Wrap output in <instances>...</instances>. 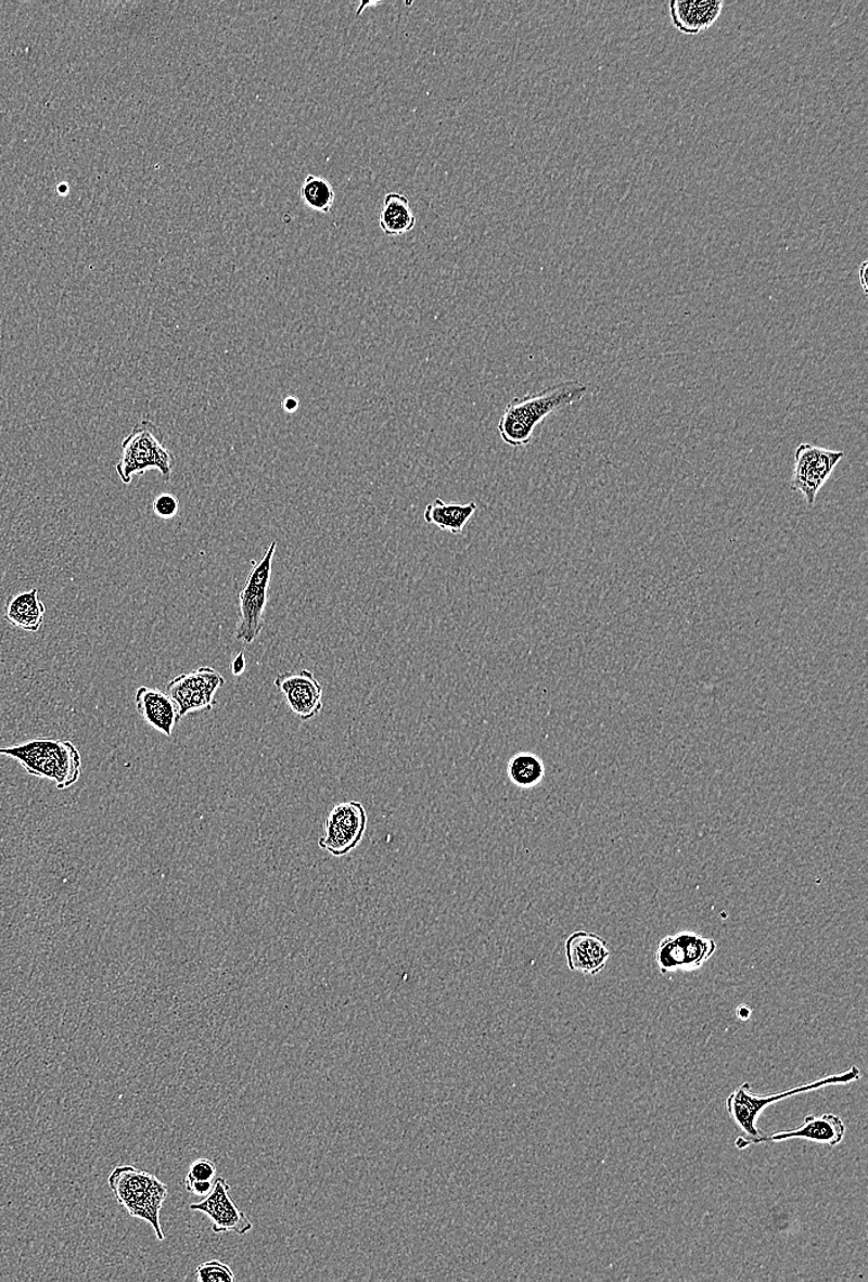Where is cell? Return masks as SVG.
I'll use <instances>...</instances> for the list:
<instances>
[{
	"mask_svg": "<svg viewBox=\"0 0 868 1282\" xmlns=\"http://www.w3.org/2000/svg\"><path fill=\"white\" fill-rule=\"evenodd\" d=\"M367 825V811L360 802L340 803L324 821V834L319 846L334 857L346 856L361 843Z\"/></svg>",
	"mask_w": 868,
	"mask_h": 1282,
	"instance_id": "cell-8",
	"label": "cell"
},
{
	"mask_svg": "<svg viewBox=\"0 0 868 1282\" xmlns=\"http://www.w3.org/2000/svg\"><path fill=\"white\" fill-rule=\"evenodd\" d=\"M379 225L388 238L403 236L416 226L409 198L399 193L387 194L379 214Z\"/></svg>",
	"mask_w": 868,
	"mask_h": 1282,
	"instance_id": "cell-18",
	"label": "cell"
},
{
	"mask_svg": "<svg viewBox=\"0 0 868 1282\" xmlns=\"http://www.w3.org/2000/svg\"><path fill=\"white\" fill-rule=\"evenodd\" d=\"M246 667H247L246 655H244L243 653H240L237 656H234L232 664H231V670L234 676H241L244 672V670H246Z\"/></svg>",
	"mask_w": 868,
	"mask_h": 1282,
	"instance_id": "cell-27",
	"label": "cell"
},
{
	"mask_svg": "<svg viewBox=\"0 0 868 1282\" xmlns=\"http://www.w3.org/2000/svg\"><path fill=\"white\" fill-rule=\"evenodd\" d=\"M723 8V0H673L668 3L675 28L686 35H698L712 28Z\"/></svg>",
	"mask_w": 868,
	"mask_h": 1282,
	"instance_id": "cell-14",
	"label": "cell"
},
{
	"mask_svg": "<svg viewBox=\"0 0 868 1282\" xmlns=\"http://www.w3.org/2000/svg\"><path fill=\"white\" fill-rule=\"evenodd\" d=\"M860 1078V1068L856 1067V1065H852V1067H850L847 1071L834 1074V1076H828L826 1078L807 1082V1085L795 1087L793 1089H787L776 1092V1094L768 1095L754 1094L752 1089H750L749 1082H744V1085H741L735 1091H732L726 1100V1107L729 1116L738 1126L739 1130L746 1136V1139L745 1137H739L736 1142L738 1149L743 1150L750 1144H760V1141H762L765 1133L756 1126L757 1118L763 1114L767 1106L780 1103L781 1100L787 1098L804 1094V1092L818 1090L830 1086L850 1085V1082L857 1081Z\"/></svg>",
	"mask_w": 868,
	"mask_h": 1282,
	"instance_id": "cell-2",
	"label": "cell"
},
{
	"mask_svg": "<svg viewBox=\"0 0 868 1282\" xmlns=\"http://www.w3.org/2000/svg\"><path fill=\"white\" fill-rule=\"evenodd\" d=\"M476 511L477 504L475 502H445L436 499L427 504L423 518L429 525L458 536L464 531L468 522L472 520Z\"/></svg>",
	"mask_w": 868,
	"mask_h": 1282,
	"instance_id": "cell-16",
	"label": "cell"
},
{
	"mask_svg": "<svg viewBox=\"0 0 868 1282\" xmlns=\"http://www.w3.org/2000/svg\"><path fill=\"white\" fill-rule=\"evenodd\" d=\"M216 1178V1166L210 1159H196L190 1164L186 1179L189 1180H209L214 1181Z\"/></svg>",
	"mask_w": 868,
	"mask_h": 1282,
	"instance_id": "cell-25",
	"label": "cell"
},
{
	"mask_svg": "<svg viewBox=\"0 0 868 1282\" xmlns=\"http://www.w3.org/2000/svg\"><path fill=\"white\" fill-rule=\"evenodd\" d=\"M0 755L13 757L27 773L52 781L59 790H66L77 783L81 774L80 753L68 740L33 739L23 744L0 747Z\"/></svg>",
	"mask_w": 868,
	"mask_h": 1282,
	"instance_id": "cell-3",
	"label": "cell"
},
{
	"mask_svg": "<svg viewBox=\"0 0 868 1282\" xmlns=\"http://www.w3.org/2000/svg\"><path fill=\"white\" fill-rule=\"evenodd\" d=\"M47 607L39 599V590L33 589L13 595L5 607V618L17 629L35 633L43 625Z\"/></svg>",
	"mask_w": 868,
	"mask_h": 1282,
	"instance_id": "cell-17",
	"label": "cell"
},
{
	"mask_svg": "<svg viewBox=\"0 0 868 1282\" xmlns=\"http://www.w3.org/2000/svg\"><path fill=\"white\" fill-rule=\"evenodd\" d=\"M152 510L161 520L175 518L179 512V501L175 495L161 493L152 502Z\"/></svg>",
	"mask_w": 868,
	"mask_h": 1282,
	"instance_id": "cell-24",
	"label": "cell"
},
{
	"mask_svg": "<svg viewBox=\"0 0 868 1282\" xmlns=\"http://www.w3.org/2000/svg\"><path fill=\"white\" fill-rule=\"evenodd\" d=\"M655 962L663 976H671V974L681 972V962L678 959L674 935L665 936L659 943Z\"/></svg>",
	"mask_w": 868,
	"mask_h": 1282,
	"instance_id": "cell-22",
	"label": "cell"
},
{
	"mask_svg": "<svg viewBox=\"0 0 868 1282\" xmlns=\"http://www.w3.org/2000/svg\"><path fill=\"white\" fill-rule=\"evenodd\" d=\"M301 195L309 209L322 214H329L336 201V193L329 180L312 175L305 178Z\"/></svg>",
	"mask_w": 868,
	"mask_h": 1282,
	"instance_id": "cell-21",
	"label": "cell"
},
{
	"mask_svg": "<svg viewBox=\"0 0 868 1282\" xmlns=\"http://www.w3.org/2000/svg\"><path fill=\"white\" fill-rule=\"evenodd\" d=\"M135 703L144 723L167 738L174 735L175 727L180 718L176 703L167 692L142 685L136 691Z\"/></svg>",
	"mask_w": 868,
	"mask_h": 1282,
	"instance_id": "cell-15",
	"label": "cell"
},
{
	"mask_svg": "<svg viewBox=\"0 0 868 1282\" xmlns=\"http://www.w3.org/2000/svg\"><path fill=\"white\" fill-rule=\"evenodd\" d=\"M184 1187L188 1193L199 1197H206L212 1193L214 1181L184 1179Z\"/></svg>",
	"mask_w": 868,
	"mask_h": 1282,
	"instance_id": "cell-26",
	"label": "cell"
},
{
	"mask_svg": "<svg viewBox=\"0 0 868 1282\" xmlns=\"http://www.w3.org/2000/svg\"><path fill=\"white\" fill-rule=\"evenodd\" d=\"M589 393V385L569 381L548 386L536 394L514 397L506 406L497 432L506 445L512 448L526 447L535 436L538 424L550 414L582 401Z\"/></svg>",
	"mask_w": 868,
	"mask_h": 1282,
	"instance_id": "cell-1",
	"label": "cell"
},
{
	"mask_svg": "<svg viewBox=\"0 0 868 1282\" xmlns=\"http://www.w3.org/2000/svg\"><path fill=\"white\" fill-rule=\"evenodd\" d=\"M546 775V765L533 753H519L510 758L508 778L515 787L526 791L539 785Z\"/></svg>",
	"mask_w": 868,
	"mask_h": 1282,
	"instance_id": "cell-20",
	"label": "cell"
},
{
	"mask_svg": "<svg viewBox=\"0 0 868 1282\" xmlns=\"http://www.w3.org/2000/svg\"><path fill=\"white\" fill-rule=\"evenodd\" d=\"M752 1014H753V1010L750 1009L748 1005H740L737 1009V1016H738V1018L741 1020V1022H748V1020L750 1017H752Z\"/></svg>",
	"mask_w": 868,
	"mask_h": 1282,
	"instance_id": "cell-29",
	"label": "cell"
},
{
	"mask_svg": "<svg viewBox=\"0 0 868 1282\" xmlns=\"http://www.w3.org/2000/svg\"><path fill=\"white\" fill-rule=\"evenodd\" d=\"M231 1187L225 1178L214 1180L212 1193L201 1203L190 1205L192 1212L202 1213L213 1223V1231L220 1233L247 1234L253 1225L250 1218L241 1212L230 1195Z\"/></svg>",
	"mask_w": 868,
	"mask_h": 1282,
	"instance_id": "cell-10",
	"label": "cell"
},
{
	"mask_svg": "<svg viewBox=\"0 0 868 1282\" xmlns=\"http://www.w3.org/2000/svg\"><path fill=\"white\" fill-rule=\"evenodd\" d=\"M298 406H301V402L294 396H286L282 402V408L286 413H294L297 411Z\"/></svg>",
	"mask_w": 868,
	"mask_h": 1282,
	"instance_id": "cell-28",
	"label": "cell"
},
{
	"mask_svg": "<svg viewBox=\"0 0 868 1282\" xmlns=\"http://www.w3.org/2000/svg\"><path fill=\"white\" fill-rule=\"evenodd\" d=\"M277 548V541H273L259 562L253 560L252 571L240 592V618L234 639L242 643H255L265 628L268 590Z\"/></svg>",
	"mask_w": 868,
	"mask_h": 1282,
	"instance_id": "cell-6",
	"label": "cell"
},
{
	"mask_svg": "<svg viewBox=\"0 0 868 1282\" xmlns=\"http://www.w3.org/2000/svg\"><path fill=\"white\" fill-rule=\"evenodd\" d=\"M867 268H868V264L866 260L863 261V265L860 266V268H858V275H860V283H861L865 294H867V282H866Z\"/></svg>",
	"mask_w": 868,
	"mask_h": 1282,
	"instance_id": "cell-30",
	"label": "cell"
},
{
	"mask_svg": "<svg viewBox=\"0 0 868 1282\" xmlns=\"http://www.w3.org/2000/svg\"><path fill=\"white\" fill-rule=\"evenodd\" d=\"M224 676L213 667L182 674L166 685L168 696L174 700L180 719L190 713L213 710L216 706L215 694L224 688Z\"/></svg>",
	"mask_w": 868,
	"mask_h": 1282,
	"instance_id": "cell-9",
	"label": "cell"
},
{
	"mask_svg": "<svg viewBox=\"0 0 868 1282\" xmlns=\"http://www.w3.org/2000/svg\"><path fill=\"white\" fill-rule=\"evenodd\" d=\"M195 1277L201 1282H233L234 1272L228 1264L220 1260H209L196 1268Z\"/></svg>",
	"mask_w": 868,
	"mask_h": 1282,
	"instance_id": "cell-23",
	"label": "cell"
},
{
	"mask_svg": "<svg viewBox=\"0 0 868 1282\" xmlns=\"http://www.w3.org/2000/svg\"><path fill=\"white\" fill-rule=\"evenodd\" d=\"M565 956L570 971L595 977L604 971L610 961L611 950L608 941L601 936L576 932L567 937Z\"/></svg>",
	"mask_w": 868,
	"mask_h": 1282,
	"instance_id": "cell-12",
	"label": "cell"
},
{
	"mask_svg": "<svg viewBox=\"0 0 868 1282\" xmlns=\"http://www.w3.org/2000/svg\"><path fill=\"white\" fill-rule=\"evenodd\" d=\"M108 1187L131 1217L148 1222L158 1241H165L161 1226V1209L168 1197V1188L153 1174L130 1164L116 1167L107 1179Z\"/></svg>",
	"mask_w": 868,
	"mask_h": 1282,
	"instance_id": "cell-5",
	"label": "cell"
},
{
	"mask_svg": "<svg viewBox=\"0 0 868 1282\" xmlns=\"http://www.w3.org/2000/svg\"><path fill=\"white\" fill-rule=\"evenodd\" d=\"M674 938L681 961V972L701 970L718 950L717 943L713 938L692 932L678 933L674 935Z\"/></svg>",
	"mask_w": 868,
	"mask_h": 1282,
	"instance_id": "cell-19",
	"label": "cell"
},
{
	"mask_svg": "<svg viewBox=\"0 0 868 1282\" xmlns=\"http://www.w3.org/2000/svg\"><path fill=\"white\" fill-rule=\"evenodd\" d=\"M275 688L283 694L286 706L302 721L318 717L323 708L322 684L309 670L279 674Z\"/></svg>",
	"mask_w": 868,
	"mask_h": 1282,
	"instance_id": "cell-11",
	"label": "cell"
},
{
	"mask_svg": "<svg viewBox=\"0 0 868 1282\" xmlns=\"http://www.w3.org/2000/svg\"><path fill=\"white\" fill-rule=\"evenodd\" d=\"M176 466V456L166 446V435L157 424L144 419L136 424L130 435L123 440L122 456L115 471L123 484L129 485L133 476L157 471L168 483Z\"/></svg>",
	"mask_w": 868,
	"mask_h": 1282,
	"instance_id": "cell-4",
	"label": "cell"
},
{
	"mask_svg": "<svg viewBox=\"0 0 868 1282\" xmlns=\"http://www.w3.org/2000/svg\"><path fill=\"white\" fill-rule=\"evenodd\" d=\"M845 1133L846 1126L839 1116L834 1114L808 1115L804 1118L801 1127L791 1131L765 1134L762 1141H760V1144L802 1139L818 1144L835 1146L843 1142Z\"/></svg>",
	"mask_w": 868,
	"mask_h": 1282,
	"instance_id": "cell-13",
	"label": "cell"
},
{
	"mask_svg": "<svg viewBox=\"0 0 868 1282\" xmlns=\"http://www.w3.org/2000/svg\"><path fill=\"white\" fill-rule=\"evenodd\" d=\"M844 457V451L802 444L794 451V471L790 483L792 491L800 492L812 508L821 487Z\"/></svg>",
	"mask_w": 868,
	"mask_h": 1282,
	"instance_id": "cell-7",
	"label": "cell"
}]
</instances>
